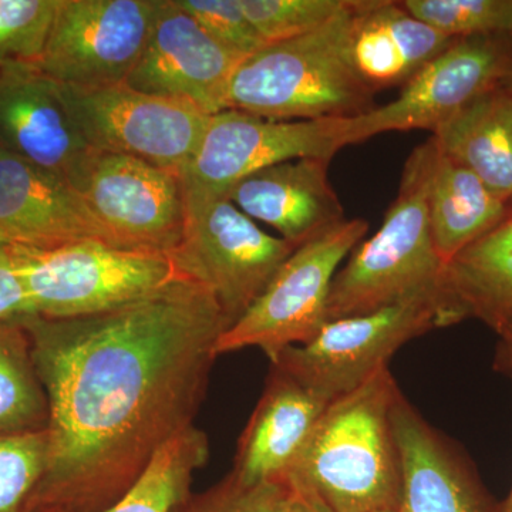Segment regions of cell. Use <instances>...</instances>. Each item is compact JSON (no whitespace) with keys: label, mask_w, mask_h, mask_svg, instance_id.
I'll return each instance as SVG.
<instances>
[{"label":"cell","mask_w":512,"mask_h":512,"mask_svg":"<svg viewBox=\"0 0 512 512\" xmlns=\"http://www.w3.org/2000/svg\"><path fill=\"white\" fill-rule=\"evenodd\" d=\"M288 487V485H286ZM289 488V487H288ZM284 512H328L308 495L298 493L289 488L288 503H286Z\"/></svg>","instance_id":"cell-33"},{"label":"cell","mask_w":512,"mask_h":512,"mask_svg":"<svg viewBox=\"0 0 512 512\" xmlns=\"http://www.w3.org/2000/svg\"><path fill=\"white\" fill-rule=\"evenodd\" d=\"M49 402V464L28 512H103L194 426L222 333L220 303L175 279L73 319L23 318Z\"/></svg>","instance_id":"cell-1"},{"label":"cell","mask_w":512,"mask_h":512,"mask_svg":"<svg viewBox=\"0 0 512 512\" xmlns=\"http://www.w3.org/2000/svg\"><path fill=\"white\" fill-rule=\"evenodd\" d=\"M59 0H0V67L37 64Z\"/></svg>","instance_id":"cell-28"},{"label":"cell","mask_w":512,"mask_h":512,"mask_svg":"<svg viewBox=\"0 0 512 512\" xmlns=\"http://www.w3.org/2000/svg\"><path fill=\"white\" fill-rule=\"evenodd\" d=\"M60 89L87 146L181 173L210 120L191 104L137 92L126 84L92 90L60 84Z\"/></svg>","instance_id":"cell-11"},{"label":"cell","mask_w":512,"mask_h":512,"mask_svg":"<svg viewBox=\"0 0 512 512\" xmlns=\"http://www.w3.org/2000/svg\"><path fill=\"white\" fill-rule=\"evenodd\" d=\"M497 512H512V487L508 497L501 503H497Z\"/></svg>","instance_id":"cell-35"},{"label":"cell","mask_w":512,"mask_h":512,"mask_svg":"<svg viewBox=\"0 0 512 512\" xmlns=\"http://www.w3.org/2000/svg\"><path fill=\"white\" fill-rule=\"evenodd\" d=\"M262 40L284 42L329 22L349 0H239Z\"/></svg>","instance_id":"cell-29"},{"label":"cell","mask_w":512,"mask_h":512,"mask_svg":"<svg viewBox=\"0 0 512 512\" xmlns=\"http://www.w3.org/2000/svg\"><path fill=\"white\" fill-rule=\"evenodd\" d=\"M367 229L365 220H345L296 248L254 305L222 333L218 356L258 348L274 360L315 338L328 323L333 278Z\"/></svg>","instance_id":"cell-7"},{"label":"cell","mask_w":512,"mask_h":512,"mask_svg":"<svg viewBox=\"0 0 512 512\" xmlns=\"http://www.w3.org/2000/svg\"><path fill=\"white\" fill-rule=\"evenodd\" d=\"M393 429L402 470V512H497L476 468L453 440L397 394Z\"/></svg>","instance_id":"cell-16"},{"label":"cell","mask_w":512,"mask_h":512,"mask_svg":"<svg viewBox=\"0 0 512 512\" xmlns=\"http://www.w3.org/2000/svg\"><path fill=\"white\" fill-rule=\"evenodd\" d=\"M0 147L67 178L92 150L74 126L60 84L36 64L0 67Z\"/></svg>","instance_id":"cell-17"},{"label":"cell","mask_w":512,"mask_h":512,"mask_svg":"<svg viewBox=\"0 0 512 512\" xmlns=\"http://www.w3.org/2000/svg\"><path fill=\"white\" fill-rule=\"evenodd\" d=\"M28 316L35 315L12 248L0 247V320Z\"/></svg>","instance_id":"cell-32"},{"label":"cell","mask_w":512,"mask_h":512,"mask_svg":"<svg viewBox=\"0 0 512 512\" xmlns=\"http://www.w3.org/2000/svg\"><path fill=\"white\" fill-rule=\"evenodd\" d=\"M49 402L22 319L0 320V433L46 430Z\"/></svg>","instance_id":"cell-25"},{"label":"cell","mask_w":512,"mask_h":512,"mask_svg":"<svg viewBox=\"0 0 512 512\" xmlns=\"http://www.w3.org/2000/svg\"><path fill=\"white\" fill-rule=\"evenodd\" d=\"M49 433H0V512H28L49 464Z\"/></svg>","instance_id":"cell-26"},{"label":"cell","mask_w":512,"mask_h":512,"mask_svg":"<svg viewBox=\"0 0 512 512\" xmlns=\"http://www.w3.org/2000/svg\"><path fill=\"white\" fill-rule=\"evenodd\" d=\"M329 403L271 366L261 399L239 437L232 473L247 483H284Z\"/></svg>","instance_id":"cell-19"},{"label":"cell","mask_w":512,"mask_h":512,"mask_svg":"<svg viewBox=\"0 0 512 512\" xmlns=\"http://www.w3.org/2000/svg\"><path fill=\"white\" fill-rule=\"evenodd\" d=\"M399 392L383 366L330 402L284 483L328 512L400 510L402 470L392 419Z\"/></svg>","instance_id":"cell-2"},{"label":"cell","mask_w":512,"mask_h":512,"mask_svg":"<svg viewBox=\"0 0 512 512\" xmlns=\"http://www.w3.org/2000/svg\"><path fill=\"white\" fill-rule=\"evenodd\" d=\"M332 158L311 157L262 168L239 181L228 198L252 220L278 231L293 247L345 221L329 180Z\"/></svg>","instance_id":"cell-18"},{"label":"cell","mask_w":512,"mask_h":512,"mask_svg":"<svg viewBox=\"0 0 512 512\" xmlns=\"http://www.w3.org/2000/svg\"><path fill=\"white\" fill-rule=\"evenodd\" d=\"M512 72V35L461 37L403 87L396 100L350 119V146L390 131H436L461 109L500 89Z\"/></svg>","instance_id":"cell-13"},{"label":"cell","mask_w":512,"mask_h":512,"mask_svg":"<svg viewBox=\"0 0 512 512\" xmlns=\"http://www.w3.org/2000/svg\"><path fill=\"white\" fill-rule=\"evenodd\" d=\"M244 59L212 39L175 0H158L146 46L124 84L214 116L228 109L232 79Z\"/></svg>","instance_id":"cell-14"},{"label":"cell","mask_w":512,"mask_h":512,"mask_svg":"<svg viewBox=\"0 0 512 512\" xmlns=\"http://www.w3.org/2000/svg\"><path fill=\"white\" fill-rule=\"evenodd\" d=\"M185 194L183 238L170 258L178 274L214 295L231 328L254 305L296 247L266 234L228 197Z\"/></svg>","instance_id":"cell-6"},{"label":"cell","mask_w":512,"mask_h":512,"mask_svg":"<svg viewBox=\"0 0 512 512\" xmlns=\"http://www.w3.org/2000/svg\"><path fill=\"white\" fill-rule=\"evenodd\" d=\"M208 457V436L194 424L165 444L130 490L103 512H173L191 494L195 471Z\"/></svg>","instance_id":"cell-24"},{"label":"cell","mask_w":512,"mask_h":512,"mask_svg":"<svg viewBox=\"0 0 512 512\" xmlns=\"http://www.w3.org/2000/svg\"><path fill=\"white\" fill-rule=\"evenodd\" d=\"M501 89L505 90V92L510 93L512 96V72L507 79L504 80V83L501 84Z\"/></svg>","instance_id":"cell-36"},{"label":"cell","mask_w":512,"mask_h":512,"mask_svg":"<svg viewBox=\"0 0 512 512\" xmlns=\"http://www.w3.org/2000/svg\"><path fill=\"white\" fill-rule=\"evenodd\" d=\"M33 315L73 319L113 311L181 278L173 259L106 242L33 249L10 245Z\"/></svg>","instance_id":"cell-5"},{"label":"cell","mask_w":512,"mask_h":512,"mask_svg":"<svg viewBox=\"0 0 512 512\" xmlns=\"http://www.w3.org/2000/svg\"><path fill=\"white\" fill-rule=\"evenodd\" d=\"M454 40L414 18L402 2L353 0L350 53L357 73L375 93L406 86Z\"/></svg>","instance_id":"cell-20"},{"label":"cell","mask_w":512,"mask_h":512,"mask_svg":"<svg viewBox=\"0 0 512 512\" xmlns=\"http://www.w3.org/2000/svg\"><path fill=\"white\" fill-rule=\"evenodd\" d=\"M350 119L279 121L227 109L210 116L183 170L185 191L228 197L245 177L285 161L333 158L350 146Z\"/></svg>","instance_id":"cell-10"},{"label":"cell","mask_w":512,"mask_h":512,"mask_svg":"<svg viewBox=\"0 0 512 512\" xmlns=\"http://www.w3.org/2000/svg\"><path fill=\"white\" fill-rule=\"evenodd\" d=\"M349 0L320 28L269 43L239 64L228 109L269 120L352 119L375 109L350 53Z\"/></svg>","instance_id":"cell-3"},{"label":"cell","mask_w":512,"mask_h":512,"mask_svg":"<svg viewBox=\"0 0 512 512\" xmlns=\"http://www.w3.org/2000/svg\"><path fill=\"white\" fill-rule=\"evenodd\" d=\"M0 234L10 245L42 251L87 239L114 245L66 175L39 167L2 147Z\"/></svg>","instance_id":"cell-15"},{"label":"cell","mask_w":512,"mask_h":512,"mask_svg":"<svg viewBox=\"0 0 512 512\" xmlns=\"http://www.w3.org/2000/svg\"><path fill=\"white\" fill-rule=\"evenodd\" d=\"M157 8L158 0H59L36 66L74 89L124 84L143 53Z\"/></svg>","instance_id":"cell-12"},{"label":"cell","mask_w":512,"mask_h":512,"mask_svg":"<svg viewBox=\"0 0 512 512\" xmlns=\"http://www.w3.org/2000/svg\"><path fill=\"white\" fill-rule=\"evenodd\" d=\"M116 247L170 256L183 238V173L140 158L90 150L69 178Z\"/></svg>","instance_id":"cell-8"},{"label":"cell","mask_w":512,"mask_h":512,"mask_svg":"<svg viewBox=\"0 0 512 512\" xmlns=\"http://www.w3.org/2000/svg\"><path fill=\"white\" fill-rule=\"evenodd\" d=\"M444 325L477 319L512 345V214L444 265Z\"/></svg>","instance_id":"cell-21"},{"label":"cell","mask_w":512,"mask_h":512,"mask_svg":"<svg viewBox=\"0 0 512 512\" xmlns=\"http://www.w3.org/2000/svg\"><path fill=\"white\" fill-rule=\"evenodd\" d=\"M379 512H402V510H384Z\"/></svg>","instance_id":"cell-38"},{"label":"cell","mask_w":512,"mask_h":512,"mask_svg":"<svg viewBox=\"0 0 512 512\" xmlns=\"http://www.w3.org/2000/svg\"><path fill=\"white\" fill-rule=\"evenodd\" d=\"M288 498L285 483H247L231 471L208 490L188 495L173 512H284Z\"/></svg>","instance_id":"cell-30"},{"label":"cell","mask_w":512,"mask_h":512,"mask_svg":"<svg viewBox=\"0 0 512 512\" xmlns=\"http://www.w3.org/2000/svg\"><path fill=\"white\" fill-rule=\"evenodd\" d=\"M436 156V141L431 137L407 158L399 194L382 227L353 249L349 261L333 278L328 322L404 302L440 303L444 262L437 254L429 218Z\"/></svg>","instance_id":"cell-4"},{"label":"cell","mask_w":512,"mask_h":512,"mask_svg":"<svg viewBox=\"0 0 512 512\" xmlns=\"http://www.w3.org/2000/svg\"><path fill=\"white\" fill-rule=\"evenodd\" d=\"M404 9L451 39L510 33L512 0H404Z\"/></svg>","instance_id":"cell-27"},{"label":"cell","mask_w":512,"mask_h":512,"mask_svg":"<svg viewBox=\"0 0 512 512\" xmlns=\"http://www.w3.org/2000/svg\"><path fill=\"white\" fill-rule=\"evenodd\" d=\"M511 214L510 202L497 197L473 171L437 147L429 188V218L434 245L444 265Z\"/></svg>","instance_id":"cell-23"},{"label":"cell","mask_w":512,"mask_h":512,"mask_svg":"<svg viewBox=\"0 0 512 512\" xmlns=\"http://www.w3.org/2000/svg\"><path fill=\"white\" fill-rule=\"evenodd\" d=\"M175 3L197 20L212 39L239 56L254 55L266 46L245 16L239 0H175Z\"/></svg>","instance_id":"cell-31"},{"label":"cell","mask_w":512,"mask_h":512,"mask_svg":"<svg viewBox=\"0 0 512 512\" xmlns=\"http://www.w3.org/2000/svg\"><path fill=\"white\" fill-rule=\"evenodd\" d=\"M497 367L512 379V345L498 346Z\"/></svg>","instance_id":"cell-34"},{"label":"cell","mask_w":512,"mask_h":512,"mask_svg":"<svg viewBox=\"0 0 512 512\" xmlns=\"http://www.w3.org/2000/svg\"><path fill=\"white\" fill-rule=\"evenodd\" d=\"M510 35H512V23H511Z\"/></svg>","instance_id":"cell-39"},{"label":"cell","mask_w":512,"mask_h":512,"mask_svg":"<svg viewBox=\"0 0 512 512\" xmlns=\"http://www.w3.org/2000/svg\"><path fill=\"white\" fill-rule=\"evenodd\" d=\"M441 153L463 164L512 204V96L495 89L471 101L433 133Z\"/></svg>","instance_id":"cell-22"},{"label":"cell","mask_w":512,"mask_h":512,"mask_svg":"<svg viewBox=\"0 0 512 512\" xmlns=\"http://www.w3.org/2000/svg\"><path fill=\"white\" fill-rule=\"evenodd\" d=\"M437 328H446L439 302L399 303L367 315L330 320L305 345L279 353L271 366L333 402L389 366L407 342Z\"/></svg>","instance_id":"cell-9"},{"label":"cell","mask_w":512,"mask_h":512,"mask_svg":"<svg viewBox=\"0 0 512 512\" xmlns=\"http://www.w3.org/2000/svg\"><path fill=\"white\" fill-rule=\"evenodd\" d=\"M6 245H10L8 239L3 237L2 234H0V247H6Z\"/></svg>","instance_id":"cell-37"}]
</instances>
